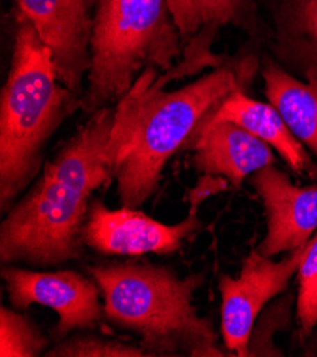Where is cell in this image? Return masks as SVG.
Instances as JSON below:
<instances>
[{
    "mask_svg": "<svg viewBox=\"0 0 317 357\" xmlns=\"http://www.w3.org/2000/svg\"><path fill=\"white\" fill-rule=\"evenodd\" d=\"M82 97L59 79L50 49L17 15L6 83L0 94V211L6 213L43 169L45 149Z\"/></svg>",
    "mask_w": 317,
    "mask_h": 357,
    "instance_id": "cell-3",
    "label": "cell"
},
{
    "mask_svg": "<svg viewBox=\"0 0 317 357\" xmlns=\"http://www.w3.org/2000/svg\"><path fill=\"white\" fill-rule=\"evenodd\" d=\"M229 121L249 131L256 138L275 150L289 168L297 175H317V165L313 164L304 146L289 130L285 120L269 102H262L246 96L242 89L229 93L209 116L202 121L199 128ZM198 128V130H199Z\"/></svg>",
    "mask_w": 317,
    "mask_h": 357,
    "instance_id": "cell-12",
    "label": "cell"
},
{
    "mask_svg": "<svg viewBox=\"0 0 317 357\" xmlns=\"http://www.w3.org/2000/svg\"><path fill=\"white\" fill-rule=\"evenodd\" d=\"M279 52L303 75L317 70V0H280Z\"/></svg>",
    "mask_w": 317,
    "mask_h": 357,
    "instance_id": "cell-15",
    "label": "cell"
},
{
    "mask_svg": "<svg viewBox=\"0 0 317 357\" xmlns=\"http://www.w3.org/2000/svg\"><path fill=\"white\" fill-rule=\"evenodd\" d=\"M266 215V235L256 251L272 258L304 246L317 231V185H296L275 165L249 176Z\"/></svg>",
    "mask_w": 317,
    "mask_h": 357,
    "instance_id": "cell-10",
    "label": "cell"
},
{
    "mask_svg": "<svg viewBox=\"0 0 317 357\" xmlns=\"http://www.w3.org/2000/svg\"><path fill=\"white\" fill-rule=\"evenodd\" d=\"M86 271L100 288L105 320L137 336L148 357L231 356L194 305L202 273L181 278L169 266L135 261L98 262Z\"/></svg>",
    "mask_w": 317,
    "mask_h": 357,
    "instance_id": "cell-2",
    "label": "cell"
},
{
    "mask_svg": "<svg viewBox=\"0 0 317 357\" xmlns=\"http://www.w3.org/2000/svg\"><path fill=\"white\" fill-rule=\"evenodd\" d=\"M296 275V319L299 336L304 340L317 326V232L306 245Z\"/></svg>",
    "mask_w": 317,
    "mask_h": 357,
    "instance_id": "cell-18",
    "label": "cell"
},
{
    "mask_svg": "<svg viewBox=\"0 0 317 357\" xmlns=\"http://www.w3.org/2000/svg\"><path fill=\"white\" fill-rule=\"evenodd\" d=\"M2 278L12 307L24 312L31 305H42L57 313L53 343L79 331H95L105 320L100 288L90 275L73 269L33 271L3 265Z\"/></svg>",
    "mask_w": 317,
    "mask_h": 357,
    "instance_id": "cell-6",
    "label": "cell"
},
{
    "mask_svg": "<svg viewBox=\"0 0 317 357\" xmlns=\"http://www.w3.org/2000/svg\"><path fill=\"white\" fill-rule=\"evenodd\" d=\"M306 245L277 262L255 249L243 259L238 278L221 276V335L232 356L246 357L258 316L269 302L286 292L291 279L297 272Z\"/></svg>",
    "mask_w": 317,
    "mask_h": 357,
    "instance_id": "cell-7",
    "label": "cell"
},
{
    "mask_svg": "<svg viewBox=\"0 0 317 357\" xmlns=\"http://www.w3.org/2000/svg\"><path fill=\"white\" fill-rule=\"evenodd\" d=\"M46 357H148L138 343L104 337L87 331L75 332L53 343Z\"/></svg>",
    "mask_w": 317,
    "mask_h": 357,
    "instance_id": "cell-17",
    "label": "cell"
},
{
    "mask_svg": "<svg viewBox=\"0 0 317 357\" xmlns=\"http://www.w3.org/2000/svg\"><path fill=\"white\" fill-rule=\"evenodd\" d=\"M233 70L218 67L201 79L172 91L148 89L131 146L121 158L114 181L121 206L138 208L158 190L162 172L206 116L239 89Z\"/></svg>",
    "mask_w": 317,
    "mask_h": 357,
    "instance_id": "cell-5",
    "label": "cell"
},
{
    "mask_svg": "<svg viewBox=\"0 0 317 357\" xmlns=\"http://www.w3.org/2000/svg\"><path fill=\"white\" fill-rule=\"evenodd\" d=\"M293 301L291 295L281 296L261 312L249 336L246 357L284 356V351L275 346V335L291 325Z\"/></svg>",
    "mask_w": 317,
    "mask_h": 357,
    "instance_id": "cell-19",
    "label": "cell"
},
{
    "mask_svg": "<svg viewBox=\"0 0 317 357\" xmlns=\"http://www.w3.org/2000/svg\"><path fill=\"white\" fill-rule=\"evenodd\" d=\"M181 39L168 0H98L82 109L93 114L120 101L148 68L167 73Z\"/></svg>",
    "mask_w": 317,
    "mask_h": 357,
    "instance_id": "cell-4",
    "label": "cell"
},
{
    "mask_svg": "<svg viewBox=\"0 0 317 357\" xmlns=\"http://www.w3.org/2000/svg\"><path fill=\"white\" fill-rule=\"evenodd\" d=\"M158 76V70H146L117 105L93 113L45 164L0 225L2 265L54 268L84 258L83 228L91 197L114 181L144 97Z\"/></svg>",
    "mask_w": 317,
    "mask_h": 357,
    "instance_id": "cell-1",
    "label": "cell"
},
{
    "mask_svg": "<svg viewBox=\"0 0 317 357\" xmlns=\"http://www.w3.org/2000/svg\"><path fill=\"white\" fill-rule=\"evenodd\" d=\"M229 183L226 178L218 176V175H209V174H201L198 183L194 188L188 192V204H190V212H198V208L202 202H205L208 198L212 195L221 194L229 188Z\"/></svg>",
    "mask_w": 317,
    "mask_h": 357,
    "instance_id": "cell-20",
    "label": "cell"
},
{
    "mask_svg": "<svg viewBox=\"0 0 317 357\" xmlns=\"http://www.w3.org/2000/svg\"><path fill=\"white\" fill-rule=\"evenodd\" d=\"M192 138V167L199 174L226 178L233 188L276 161L266 142L229 121L202 127Z\"/></svg>",
    "mask_w": 317,
    "mask_h": 357,
    "instance_id": "cell-11",
    "label": "cell"
},
{
    "mask_svg": "<svg viewBox=\"0 0 317 357\" xmlns=\"http://www.w3.org/2000/svg\"><path fill=\"white\" fill-rule=\"evenodd\" d=\"M50 340L33 320L15 307H0V356L38 357L52 347Z\"/></svg>",
    "mask_w": 317,
    "mask_h": 357,
    "instance_id": "cell-16",
    "label": "cell"
},
{
    "mask_svg": "<svg viewBox=\"0 0 317 357\" xmlns=\"http://www.w3.org/2000/svg\"><path fill=\"white\" fill-rule=\"evenodd\" d=\"M168 9L181 38L191 39L187 50L212 54L210 45L219 27L251 29L254 0H168Z\"/></svg>",
    "mask_w": 317,
    "mask_h": 357,
    "instance_id": "cell-14",
    "label": "cell"
},
{
    "mask_svg": "<svg viewBox=\"0 0 317 357\" xmlns=\"http://www.w3.org/2000/svg\"><path fill=\"white\" fill-rule=\"evenodd\" d=\"M202 227L198 212H188L181 222L168 225L137 208L110 209L94 198L83 228V242L86 248L110 257L169 255L181 249L185 239L198 234Z\"/></svg>",
    "mask_w": 317,
    "mask_h": 357,
    "instance_id": "cell-8",
    "label": "cell"
},
{
    "mask_svg": "<svg viewBox=\"0 0 317 357\" xmlns=\"http://www.w3.org/2000/svg\"><path fill=\"white\" fill-rule=\"evenodd\" d=\"M16 3L19 13L50 49L60 82L83 97V83L91 66V0H16Z\"/></svg>",
    "mask_w": 317,
    "mask_h": 357,
    "instance_id": "cell-9",
    "label": "cell"
},
{
    "mask_svg": "<svg viewBox=\"0 0 317 357\" xmlns=\"http://www.w3.org/2000/svg\"><path fill=\"white\" fill-rule=\"evenodd\" d=\"M262 76L269 102L295 137L317 157V70L307 71L303 83L266 60Z\"/></svg>",
    "mask_w": 317,
    "mask_h": 357,
    "instance_id": "cell-13",
    "label": "cell"
}]
</instances>
